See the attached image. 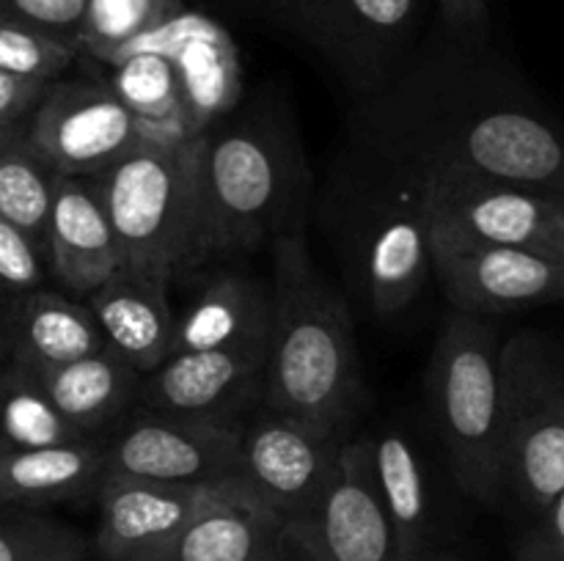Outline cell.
Instances as JSON below:
<instances>
[{"label":"cell","instance_id":"22","mask_svg":"<svg viewBox=\"0 0 564 561\" xmlns=\"http://www.w3.org/2000/svg\"><path fill=\"white\" fill-rule=\"evenodd\" d=\"M268 336L270 292L246 275L224 273L209 278L176 317L174 352L268 350Z\"/></svg>","mask_w":564,"mask_h":561},{"label":"cell","instance_id":"35","mask_svg":"<svg viewBox=\"0 0 564 561\" xmlns=\"http://www.w3.org/2000/svg\"><path fill=\"white\" fill-rule=\"evenodd\" d=\"M47 86L50 82L22 80V77L0 72V132L25 124Z\"/></svg>","mask_w":564,"mask_h":561},{"label":"cell","instance_id":"28","mask_svg":"<svg viewBox=\"0 0 564 561\" xmlns=\"http://www.w3.org/2000/svg\"><path fill=\"white\" fill-rule=\"evenodd\" d=\"M80 440L55 413L36 374L0 363V457Z\"/></svg>","mask_w":564,"mask_h":561},{"label":"cell","instance_id":"24","mask_svg":"<svg viewBox=\"0 0 564 561\" xmlns=\"http://www.w3.org/2000/svg\"><path fill=\"white\" fill-rule=\"evenodd\" d=\"M105 479V440L80 438L0 457V506L61 504L97 493Z\"/></svg>","mask_w":564,"mask_h":561},{"label":"cell","instance_id":"13","mask_svg":"<svg viewBox=\"0 0 564 561\" xmlns=\"http://www.w3.org/2000/svg\"><path fill=\"white\" fill-rule=\"evenodd\" d=\"M264 355L268 350L174 352L143 374L138 402L171 416L237 424V413L262 402Z\"/></svg>","mask_w":564,"mask_h":561},{"label":"cell","instance_id":"16","mask_svg":"<svg viewBox=\"0 0 564 561\" xmlns=\"http://www.w3.org/2000/svg\"><path fill=\"white\" fill-rule=\"evenodd\" d=\"M102 346L86 302L44 286L0 297V363L42 374Z\"/></svg>","mask_w":564,"mask_h":561},{"label":"cell","instance_id":"12","mask_svg":"<svg viewBox=\"0 0 564 561\" xmlns=\"http://www.w3.org/2000/svg\"><path fill=\"white\" fill-rule=\"evenodd\" d=\"M430 267L457 311L474 317L545 306L564 289V264L523 248L430 237Z\"/></svg>","mask_w":564,"mask_h":561},{"label":"cell","instance_id":"21","mask_svg":"<svg viewBox=\"0 0 564 561\" xmlns=\"http://www.w3.org/2000/svg\"><path fill=\"white\" fill-rule=\"evenodd\" d=\"M36 377L55 413L80 438H102V429L113 427L132 410L143 374L102 346Z\"/></svg>","mask_w":564,"mask_h":561},{"label":"cell","instance_id":"3","mask_svg":"<svg viewBox=\"0 0 564 561\" xmlns=\"http://www.w3.org/2000/svg\"><path fill=\"white\" fill-rule=\"evenodd\" d=\"M494 328L457 311L430 363V402L455 482L471 498H505L501 460V369Z\"/></svg>","mask_w":564,"mask_h":561},{"label":"cell","instance_id":"14","mask_svg":"<svg viewBox=\"0 0 564 561\" xmlns=\"http://www.w3.org/2000/svg\"><path fill=\"white\" fill-rule=\"evenodd\" d=\"M207 484H163L105 473L97 550L105 561H169Z\"/></svg>","mask_w":564,"mask_h":561},{"label":"cell","instance_id":"7","mask_svg":"<svg viewBox=\"0 0 564 561\" xmlns=\"http://www.w3.org/2000/svg\"><path fill=\"white\" fill-rule=\"evenodd\" d=\"M341 443L345 435L308 427L262 405L240 424L229 482L292 526L323 495Z\"/></svg>","mask_w":564,"mask_h":561},{"label":"cell","instance_id":"8","mask_svg":"<svg viewBox=\"0 0 564 561\" xmlns=\"http://www.w3.org/2000/svg\"><path fill=\"white\" fill-rule=\"evenodd\" d=\"M286 539L312 561H402L380 501L369 438L345 440L323 495Z\"/></svg>","mask_w":564,"mask_h":561},{"label":"cell","instance_id":"36","mask_svg":"<svg viewBox=\"0 0 564 561\" xmlns=\"http://www.w3.org/2000/svg\"><path fill=\"white\" fill-rule=\"evenodd\" d=\"M446 25L455 33H477L488 20V0H438Z\"/></svg>","mask_w":564,"mask_h":561},{"label":"cell","instance_id":"26","mask_svg":"<svg viewBox=\"0 0 564 561\" xmlns=\"http://www.w3.org/2000/svg\"><path fill=\"white\" fill-rule=\"evenodd\" d=\"M369 454H372V473L380 501L394 528L400 559L430 561L427 479H424L416 449L402 435L383 432L380 438H369Z\"/></svg>","mask_w":564,"mask_h":561},{"label":"cell","instance_id":"15","mask_svg":"<svg viewBox=\"0 0 564 561\" xmlns=\"http://www.w3.org/2000/svg\"><path fill=\"white\" fill-rule=\"evenodd\" d=\"M438 163L507 185L562 193L564 154L549 124L518 110H496L474 119Z\"/></svg>","mask_w":564,"mask_h":561},{"label":"cell","instance_id":"1","mask_svg":"<svg viewBox=\"0 0 564 561\" xmlns=\"http://www.w3.org/2000/svg\"><path fill=\"white\" fill-rule=\"evenodd\" d=\"M361 396L352 319L314 270L301 234L275 242L262 405L345 435Z\"/></svg>","mask_w":564,"mask_h":561},{"label":"cell","instance_id":"9","mask_svg":"<svg viewBox=\"0 0 564 561\" xmlns=\"http://www.w3.org/2000/svg\"><path fill=\"white\" fill-rule=\"evenodd\" d=\"M25 132L61 176H99L141 146V132L105 82L53 80Z\"/></svg>","mask_w":564,"mask_h":561},{"label":"cell","instance_id":"23","mask_svg":"<svg viewBox=\"0 0 564 561\" xmlns=\"http://www.w3.org/2000/svg\"><path fill=\"white\" fill-rule=\"evenodd\" d=\"M430 273V234L416 204V190L397 207L383 209L367 237L364 275L369 300L380 317H394L416 300Z\"/></svg>","mask_w":564,"mask_h":561},{"label":"cell","instance_id":"31","mask_svg":"<svg viewBox=\"0 0 564 561\" xmlns=\"http://www.w3.org/2000/svg\"><path fill=\"white\" fill-rule=\"evenodd\" d=\"M77 50L42 28L0 20V72L22 80L53 82L75 64Z\"/></svg>","mask_w":564,"mask_h":561},{"label":"cell","instance_id":"6","mask_svg":"<svg viewBox=\"0 0 564 561\" xmlns=\"http://www.w3.org/2000/svg\"><path fill=\"white\" fill-rule=\"evenodd\" d=\"M281 165L251 130H209L202 148V256L251 251L273 229Z\"/></svg>","mask_w":564,"mask_h":561},{"label":"cell","instance_id":"27","mask_svg":"<svg viewBox=\"0 0 564 561\" xmlns=\"http://www.w3.org/2000/svg\"><path fill=\"white\" fill-rule=\"evenodd\" d=\"M61 174L36 152L25 124L0 132V215L14 223L47 262V223Z\"/></svg>","mask_w":564,"mask_h":561},{"label":"cell","instance_id":"10","mask_svg":"<svg viewBox=\"0 0 564 561\" xmlns=\"http://www.w3.org/2000/svg\"><path fill=\"white\" fill-rule=\"evenodd\" d=\"M240 424L132 410L105 440V473L163 484H215L229 479Z\"/></svg>","mask_w":564,"mask_h":561},{"label":"cell","instance_id":"19","mask_svg":"<svg viewBox=\"0 0 564 561\" xmlns=\"http://www.w3.org/2000/svg\"><path fill=\"white\" fill-rule=\"evenodd\" d=\"M325 53L358 64L386 61L419 0H262Z\"/></svg>","mask_w":564,"mask_h":561},{"label":"cell","instance_id":"34","mask_svg":"<svg viewBox=\"0 0 564 561\" xmlns=\"http://www.w3.org/2000/svg\"><path fill=\"white\" fill-rule=\"evenodd\" d=\"M516 561H564V495L534 512L521 534Z\"/></svg>","mask_w":564,"mask_h":561},{"label":"cell","instance_id":"32","mask_svg":"<svg viewBox=\"0 0 564 561\" xmlns=\"http://www.w3.org/2000/svg\"><path fill=\"white\" fill-rule=\"evenodd\" d=\"M44 264L39 248L0 215V297L44 286Z\"/></svg>","mask_w":564,"mask_h":561},{"label":"cell","instance_id":"25","mask_svg":"<svg viewBox=\"0 0 564 561\" xmlns=\"http://www.w3.org/2000/svg\"><path fill=\"white\" fill-rule=\"evenodd\" d=\"M110 75L105 86L135 119L141 146H174L196 141L187 132L182 110L180 82L174 66L160 53H130L108 64Z\"/></svg>","mask_w":564,"mask_h":561},{"label":"cell","instance_id":"20","mask_svg":"<svg viewBox=\"0 0 564 561\" xmlns=\"http://www.w3.org/2000/svg\"><path fill=\"white\" fill-rule=\"evenodd\" d=\"M286 522L235 482L207 484L169 561H279Z\"/></svg>","mask_w":564,"mask_h":561},{"label":"cell","instance_id":"17","mask_svg":"<svg viewBox=\"0 0 564 561\" xmlns=\"http://www.w3.org/2000/svg\"><path fill=\"white\" fill-rule=\"evenodd\" d=\"M108 350L135 372L149 374L174 352L176 314L169 280L143 270L121 267L83 297Z\"/></svg>","mask_w":564,"mask_h":561},{"label":"cell","instance_id":"29","mask_svg":"<svg viewBox=\"0 0 564 561\" xmlns=\"http://www.w3.org/2000/svg\"><path fill=\"white\" fill-rule=\"evenodd\" d=\"M185 9L182 0H86L77 53L105 64L130 38Z\"/></svg>","mask_w":564,"mask_h":561},{"label":"cell","instance_id":"4","mask_svg":"<svg viewBox=\"0 0 564 561\" xmlns=\"http://www.w3.org/2000/svg\"><path fill=\"white\" fill-rule=\"evenodd\" d=\"M505 495L523 512L564 495V377L545 336L518 333L499 346Z\"/></svg>","mask_w":564,"mask_h":561},{"label":"cell","instance_id":"33","mask_svg":"<svg viewBox=\"0 0 564 561\" xmlns=\"http://www.w3.org/2000/svg\"><path fill=\"white\" fill-rule=\"evenodd\" d=\"M83 3L86 0H0V20L42 28L77 50Z\"/></svg>","mask_w":564,"mask_h":561},{"label":"cell","instance_id":"30","mask_svg":"<svg viewBox=\"0 0 564 561\" xmlns=\"http://www.w3.org/2000/svg\"><path fill=\"white\" fill-rule=\"evenodd\" d=\"M0 561H86V539L28 506H0Z\"/></svg>","mask_w":564,"mask_h":561},{"label":"cell","instance_id":"18","mask_svg":"<svg viewBox=\"0 0 564 561\" xmlns=\"http://www.w3.org/2000/svg\"><path fill=\"white\" fill-rule=\"evenodd\" d=\"M47 264L66 292L86 297L124 267L94 176H61L47 223Z\"/></svg>","mask_w":564,"mask_h":561},{"label":"cell","instance_id":"5","mask_svg":"<svg viewBox=\"0 0 564 561\" xmlns=\"http://www.w3.org/2000/svg\"><path fill=\"white\" fill-rule=\"evenodd\" d=\"M413 190L430 237L523 248L564 264L562 193L507 185L446 163L430 165Z\"/></svg>","mask_w":564,"mask_h":561},{"label":"cell","instance_id":"11","mask_svg":"<svg viewBox=\"0 0 564 561\" xmlns=\"http://www.w3.org/2000/svg\"><path fill=\"white\" fill-rule=\"evenodd\" d=\"M130 53H160L174 66L187 132L202 138L229 113L242 91L240 53L224 25L202 11L182 9L116 50L102 66Z\"/></svg>","mask_w":564,"mask_h":561},{"label":"cell","instance_id":"2","mask_svg":"<svg viewBox=\"0 0 564 561\" xmlns=\"http://www.w3.org/2000/svg\"><path fill=\"white\" fill-rule=\"evenodd\" d=\"M202 148L204 135L174 146L143 143L94 176L124 267L169 284L204 267Z\"/></svg>","mask_w":564,"mask_h":561}]
</instances>
